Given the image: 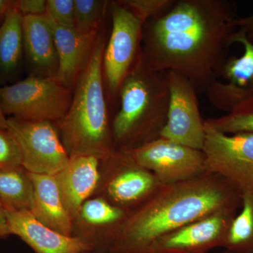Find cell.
<instances>
[{
  "instance_id": "cell-1",
  "label": "cell",
  "mask_w": 253,
  "mask_h": 253,
  "mask_svg": "<svg viewBox=\"0 0 253 253\" xmlns=\"http://www.w3.org/2000/svg\"><path fill=\"white\" fill-rule=\"evenodd\" d=\"M238 19L229 0H175L144 23L143 59L154 69L180 73L204 94L229 59Z\"/></svg>"
},
{
  "instance_id": "cell-2",
  "label": "cell",
  "mask_w": 253,
  "mask_h": 253,
  "mask_svg": "<svg viewBox=\"0 0 253 253\" xmlns=\"http://www.w3.org/2000/svg\"><path fill=\"white\" fill-rule=\"evenodd\" d=\"M242 206V192L219 174L204 172L175 184L162 186L131 211L108 253H151L162 236L224 211Z\"/></svg>"
},
{
  "instance_id": "cell-3",
  "label": "cell",
  "mask_w": 253,
  "mask_h": 253,
  "mask_svg": "<svg viewBox=\"0 0 253 253\" xmlns=\"http://www.w3.org/2000/svg\"><path fill=\"white\" fill-rule=\"evenodd\" d=\"M106 42L101 31L73 89L68 112L54 123L70 158L89 155L102 159L116 150L103 75Z\"/></svg>"
},
{
  "instance_id": "cell-4",
  "label": "cell",
  "mask_w": 253,
  "mask_h": 253,
  "mask_svg": "<svg viewBox=\"0 0 253 253\" xmlns=\"http://www.w3.org/2000/svg\"><path fill=\"white\" fill-rule=\"evenodd\" d=\"M169 99L168 72L149 66L141 52L120 89L119 109L111 121L115 149L132 151L161 137Z\"/></svg>"
},
{
  "instance_id": "cell-5",
  "label": "cell",
  "mask_w": 253,
  "mask_h": 253,
  "mask_svg": "<svg viewBox=\"0 0 253 253\" xmlns=\"http://www.w3.org/2000/svg\"><path fill=\"white\" fill-rule=\"evenodd\" d=\"M5 116L30 121L55 123L68 112L73 91L55 78L31 76L0 87Z\"/></svg>"
},
{
  "instance_id": "cell-6",
  "label": "cell",
  "mask_w": 253,
  "mask_h": 253,
  "mask_svg": "<svg viewBox=\"0 0 253 253\" xmlns=\"http://www.w3.org/2000/svg\"><path fill=\"white\" fill-rule=\"evenodd\" d=\"M163 185L154 173L136 162L130 152L114 151L101 159V176L94 196L131 212Z\"/></svg>"
},
{
  "instance_id": "cell-7",
  "label": "cell",
  "mask_w": 253,
  "mask_h": 253,
  "mask_svg": "<svg viewBox=\"0 0 253 253\" xmlns=\"http://www.w3.org/2000/svg\"><path fill=\"white\" fill-rule=\"evenodd\" d=\"M112 29L103 56V75L110 101L119 98L125 78L141 52L144 23L118 1H110Z\"/></svg>"
},
{
  "instance_id": "cell-8",
  "label": "cell",
  "mask_w": 253,
  "mask_h": 253,
  "mask_svg": "<svg viewBox=\"0 0 253 253\" xmlns=\"http://www.w3.org/2000/svg\"><path fill=\"white\" fill-rule=\"evenodd\" d=\"M7 130L21 156V166L33 174H56L67 166L70 156L54 123L7 118Z\"/></svg>"
},
{
  "instance_id": "cell-9",
  "label": "cell",
  "mask_w": 253,
  "mask_h": 253,
  "mask_svg": "<svg viewBox=\"0 0 253 253\" xmlns=\"http://www.w3.org/2000/svg\"><path fill=\"white\" fill-rule=\"evenodd\" d=\"M206 172L219 174L243 193L253 189V133L229 136L205 122Z\"/></svg>"
},
{
  "instance_id": "cell-10",
  "label": "cell",
  "mask_w": 253,
  "mask_h": 253,
  "mask_svg": "<svg viewBox=\"0 0 253 253\" xmlns=\"http://www.w3.org/2000/svg\"><path fill=\"white\" fill-rule=\"evenodd\" d=\"M128 151L138 164L154 173L164 185L189 180L206 172L203 151L161 136Z\"/></svg>"
},
{
  "instance_id": "cell-11",
  "label": "cell",
  "mask_w": 253,
  "mask_h": 253,
  "mask_svg": "<svg viewBox=\"0 0 253 253\" xmlns=\"http://www.w3.org/2000/svg\"><path fill=\"white\" fill-rule=\"evenodd\" d=\"M170 99L168 121L161 133L166 138L201 150L205 141V120L200 112L198 93L194 85L180 73L168 71Z\"/></svg>"
},
{
  "instance_id": "cell-12",
  "label": "cell",
  "mask_w": 253,
  "mask_h": 253,
  "mask_svg": "<svg viewBox=\"0 0 253 253\" xmlns=\"http://www.w3.org/2000/svg\"><path fill=\"white\" fill-rule=\"evenodd\" d=\"M233 43L242 44L244 53L229 57L219 78L205 93L212 106L226 113L253 97V42L237 29Z\"/></svg>"
},
{
  "instance_id": "cell-13",
  "label": "cell",
  "mask_w": 253,
  "mask_h": 253,
  "mask_svg": "<svg viewBox=\"0 0 253 253\" xmlns=\"http://www.w3.org/2000/svg\"><path fill=\"white\" fill-rule=\"evenodd\" d=\"M237 211H224L194 221L158 239L151 253H207L224 248Z\"/></svg>"
},
{
  "instance_id": "cell-14",
  "label": "cell",
  "mask_w": 253,
  "mask_h": 253,
  "mask_svg": "<svg viewBox=\"0 0 253 253\" xmlns=\"http://www.w3.org/2000/svg\"><path fill=\"white\" fill-rule=\"evenodd\" d=\"M129 212L101 196H92L73 218V236L90 245L94 253H108Z\"/></svg>"
},
{
  "instance_id": "cell-15",
  "label": "cell",
  "mask_w": 253,
  "mask_h": 253,
  "mask_svg": "<svg viewBox=\"0 0 253 253\" xmlns=\"http://www.w3.org/2000/svg\"><path fill=\"white\" fill-rule=\"evenodd\" d=\"M6 211L11 234L18 236L36 253H93L90 245L81 238L64 235L48 227L30 211Z\"/></svg>"
},
{
  "instance_id": "cell-16",
  "label": "cell",
  "mask_w": 253,
  "mask_h": 253,
  "mask_svg": "<svg viewBox=\"0 0 253 253\" xmlns=\"http://www.w3.org/2000/svg\"><path fill=\"white\" fill-rule=\"evenodd\" d=\"M101 176V159L82 155L70 158L56 174L63 202L73 219L82 205L94 196Z\"/></svg>"
},
{
  "instance_id": "cell-17",
  "label": "cell",
  "mask_w": 253,
  "mask_h": 253,
  "mask_svg": "<svg viewBox=\"0 0 253 253\" xmlns=\"http://www.w3.org/2000/svg\"><path fill=\"white\" fill-rule=\"evenodd\" d=\"M51 22L59 63L55 78L73 91L90 58L101 30L97 33L82 34L75 28L61 26L53 21Z\"/></svg>"
},
{
  "instance_id": "cell-18",
  "label": "cell",
  "mask_w": 253,
  "mask_h": 253,
  "mask_svg": "<svg viewBox=\"0 0 253 253\" xmlns=\"http://www.w3.org/2000/svg\"><path fill=\"white\" fill-rule=\"evenodd\" d=\"M23 36L32 76L56 78L59 63L51 19L46 14L23 16Z\"/></svg>"
},
{
  "instance_id": "cell-19",
  "label": "cell",
  "mask_w": 253,
  "mask_h": 253,
  "mask_svg": "<svg viewBox=\"0 0 253 253\" xmlns=\"http://www.w3.org/2000/svg\"><path fill=\"white\" fill-rule=\"evenodd\" d=\"M29 174L33 186L32 214L48 227L73 236V218L63 202L56 174Z\"/></svg>"
},
{
  "instance_id": "cell-20",
  "label": "cell",
  "mask_w": 253,
  "mask_h": 253,
  "mask_svg": "<svg viewBox=\"0 0 253 253\" xmlns=\"http://www.w3.org/2000/svg\"><path fill=\"white\" fill-rule=\"evenodd\" d=\"M23 52V16L12 6L0 26V77L9 79L18 72Z\"/></svg>"
},
{
  "instance_id": "cell-21",
  "label": "cell",
  "mask_w": 253,
  "mask_h": 253,
  "mask_svg": "<svg viewBox=\"0 0 253 253\" xmlns=\"http://www.w3.org/2000/svg\"><path fill=\"white\" fill-rule=\"evenodd\" d=\"M33 186L22 166L0 169V202L7 211L31 210Z\"/></svg>"
},
{
  "instance_id": "cell-22",
  "label": "cell",
  "mask_w": 253,
  "mask_h": 253,
  "mask_svg": "<svg viewBox=\"0 0 253 253\" xmlns=\"http://www.w3.org/2000/svg\"><path fill=\"white\" fill-rule=\"evenodd\" d=\"M241 208L231 222L224 249L236 253H253V189L243 193Z\"/></svg>"
},
{
  "instance_id": "cell-23",
  "label": "cell",
  "mask_w": 253,
  "mask_h": 253,
  "mask_svg": "<svg viewBox=\"0 0 253 253\" xmlns=\"http://www.w3.org/2000/svg\"><path fill=\"white\" fill-rule=\"evenodd\" d=\"M205 122L216 130L226 134L253 133V97L238 105L224 116L208 118Z\"/></svg>"
},
{
  "instance_id": "cell-24",
  "label": "cell",
  "mask_w": 253,
  "mask_h": 253,
  "mask_svg": "<svg viewBox=\"0 0 253 253\" xmlns=\"http://www.w3.org/2000/svg\"><path fill=\"white\" fill-rule=\"evenodd\" d=\"M109 3L104 0H75V29L82 34L99 33Z\"/></svg>"
},
{
  "instance_id": "cell-25",
  "label": "cell",
  "mask_w": 253,
  "mask_h": 253,
  "mask_svg": "<svg viewBox=\"0 0 253 253\" xmlns=\"http://www.w3.org/2000/svg\"><path fill=\"white\" fill-rule=\"evenodd\" d=\"M118 1L145 23L148 20L170 9L175 0H118Z\"/></svg>"
},
{
  "instance_id": "cell-26",
  "label": "cell",
  "mask_w": 253,
  "mask_h": 253,
  "mask_svg": "<svg viewBox=\"0 0 253 253\" xmlns=\"http://www.w3.org/2000/svg\"><path fill=\"white\" fill-rule=\"evenodd\" d=\"M45 14L57 24L75 28V0H46Z\"/></svg>"
},
{
  "instance_id": "cell-27",
  "label": "cell",
  "mask_w": 253,
  "mask_h": 253,
  "mask_svg": "<svg viewBox=\"0 0 253 253\" xmlns=\"http://www.w3.org/2000/svg\"><path fill=\"white\" fill-rule=\"evenodd\" d=\"M21 166L17 146L7 129H0V169Z\"/></svg>"
},
{
  "instance_id": "cell-28",
  "label": "cell",
  "mask_w": 253,
  "mask_h": 253,
  "mask_svg": "<svg viewBox=\"0 0 253 253\" xmlns=\"http://www.w3.org/2000/svg\"><path fill=\"white\" fill-rule=\"evenodd\" d=\"M13 6L23 16H41L45 14L46 0H15Z\"/></svg>"
},
{
  "instance_id": "cell-29",
  "label": "cell",
  "mask_w": 253,
  "mask_h": 253,
  "mask_svg": "<svg viewBox=\"0 0 253 253\" xmlns=\"http://www.w3.org/2000/svg\"><path fill=\"white\" fill-rule=\"evenodd\" d=\"M239 31L242 32L246 38L253 42V14L244 18H239L237 21Z\"/></svg>"
},
{
  "instance_id": "cell-30",
  "label": "cell",
  "mask_w": 253,
  "mask_h": 253,
  "mask_svg": "<svg viewBox=\"0 0 253 253\" xmlns=\"http://www.w3.org/2000/svg\"><path fill=\"white\" fill-rule=\"evenodd\" d=\"M9 235L11 234L8 224L6 209L0 202V239H4Z\"/></svg>"
},
{
  "instance_id": "cell-31",
  "label": "cell",
  "mask_w": 253,
  "mask_h": 253,
  "mask_svg": "<svg viewBox=\"0 0 253 253\" xmlns=\"http://www.w3.org/2000/svg\"><path fill=\"white\" fill-rule=\"evenodd\" d=\"M13 1L0 0V26L4 22L5 18L9 9L12 7Z\"/></svg>"
},
{
  "instance_id": "cell-32",
  "label": "cell",
  "mask_w": 253,
  "mask_h": 253,
  "mask_svg": "<svg viewBox=\"0 0 253 253\" xmlns=\"http://www.w3.org/2000/svg\"><path fill=\"white\" fill-rule=\"evenodd\" d=\"M7 118L2 111L1 103V96H0V129H7Z\"/></svg>"
},
{
  "instance_id": "cell-33",
  "label": "cell",
  "mask_w": 253,
  "mask_h": 253,
  "mask_svg": "<svg viewBox=\"0 0 253 253\" xmlns=\"http://www.w3.org/2000/svg\"><path fill=\"white\" fill-rule=\"evenodd\" d=\"M218 253H236L234 252H231V251H227V250H225L224 251H222V252Z\"/></svg>"
},
{
  "instance_id": "cell-34",
  "label": "cell",
  "mask_w": 253,
  "mask_h": 253,
  "mask_svg": "<svg viewBox=\"0 0 253 253\" xmlns=\"http://www.w3.org/2000/svg\"><path fill=\"white\" fill-rule=\"evenodd\" d=\"M92 253V252H88V253Z\"/></svg>"
}]
</instances>
